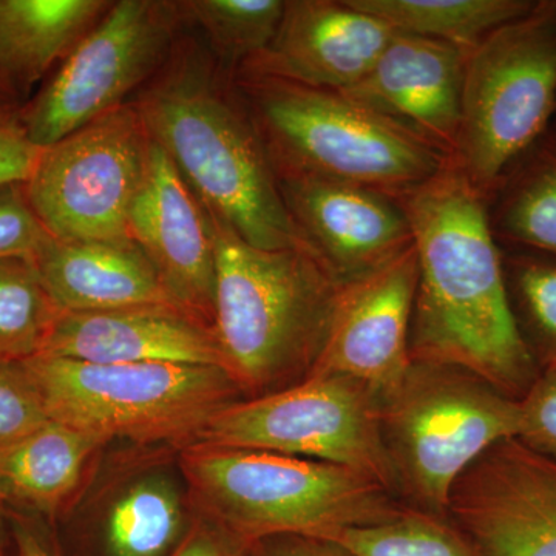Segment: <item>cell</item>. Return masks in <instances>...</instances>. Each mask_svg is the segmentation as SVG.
<instances>
[{
  "label": "cell",
  "mask_w": 556,
  "mask_h": 556,
  "mask_svg": "<svg viewBox=\"0 0 556 556\" xmlns=\"http://www.w3.org/2000/svg\"><path fill=\"white\" fill-rule=\"evenodd\" d=\"M232 79L276 178L329 179L401 200L452 161L342 91L273 76Z\"/></svg>",
  "instance_id": "5"
},
{
  "label": "cell",
  "mask_w": 556,
  "mask_h": 556,
  "mask_svg": "<svg viewBox=\"0 0 556 556\" xmlns=\"http://www.w3.org/2000/svg\"><path fill=\"white\" fill-rule=\"evenodd\" d=\"M515 317L541 371L556 367V257L504 252Z\"/></svg>",
  "instance_id": "28"
},
{
  "label": "cell",
  "mask_w": 556,
  "mask_h": 556,
  "mask_svg": "<svg viewBox=\"0 0 556 556\" xmlns=\"http://www.w3.org/2000/svg\"><path fill=\"white\" fill-rule=\"evenodd\" d=\"M109 0H0V90L24 105L31 91L108 13Z\"/></svg>",
  "instance_id": "21"
},
{
  "label": "cell",
  "mask_w": 556,
  "mask_h": 556,
  "mask_svg": "<svg viewBox=\"0 0 556 556\" xmlns=\"http://www.w3.org/2000/svg\"><path fill=\"white\" fill-rule=\"evenodd\" d=\"M186 27L223 72L236 75L276 38L287 0H178Z\"/></svg>",
  "instance_id": "25"
},
{
  "label": "cell",
  "mask_w": 556,
  "mask_h": 556,
  "mask_svg": "<svg viewBox=\"0 0 556 556\" xmlns=\"http://www.w3.org/2000/svg\"><path fill=\"white\" fill-rule=\"evenodd\" d=\"M489 214L500 247L556 257V138L551 131L511 167L489 201Z\"/></svg>",
  "instance_id": "22"
},
{
  "label": "cell",
  "mask_w": 556,
  "mask_h": 556,
  "mask_svg": "<svg viewBox=\"0 0 556 556\" xmlns=\"http://www.w3.org/2000/svg\"><path fill=\"white\" fill-rule=\"evenodd\" d=\"M251 544L197 515L169 556H248Z\"/></svg>",
  "instance_id": "33"
},
{
  "label": "cell",
  "mask_w": 556,
  "mask_h": 556,
  "mask_svg": "<svg viewBox=\"0 0 556 556\" xmlns=\"http://www.w3.org/2000/svg\"><path fill=\"white\" fill-rule=\"evenodd\" d=\"M467 54L441 40L396 31L368 75L342 93L453 160Z\"/></svg>",
  "instance_id": "16"
},
{
  "label": "cell",
  "mask_w": 556,
  "mask_h": 556,
  "mask_svg": "<svg viewBox=\"0 0 556 556\" xmlns=\"http://www.w3.org/2000/svg\"><path fill=\"white\" fill-rule=\"evenodd\" d=\"M178 0H118L21 105L38 148H49L134 100L186 31Z\"/></svg>",
  "instance_id": "10"
},
{
  "label": "cell",
  "mask_w": 556,
  "mask_h": 556,
  "mask_svg": "<svg viewBox=\"0 0 556 556\" xmlns=\"http://www.w3.org/2000/svg\"><path fill=\"white\" fill-rule=\"evenodd\" d=\"M248 556H356L342 544L321 538L281 535L255 541Z\"/></svg>",
  "instance_id": "34"
},
{
  "label": "cell",
  "mask_w": 556,
  "mask_h": 556,
  "mask_svg": "<svg viewBox=\"0 0 556 556\" xmlns=\"http://www.w3.org/2000/svg\"><path fill=\"white\" fill-rule=\"evenodd\" d=\"M28 137L21 118V105L0 101V188L27 182L42 155Z\"/></svg>",
  "instance_id": "32"
},
{
  "label": "cell",
  "mask_w": 556,
  "mask_h": 556,
  "mask_svg": "<svg viewBox=\"0 0 556 556\" xmlns=\"http://www.w3.org/2000/svg\"><path fill=\"white\" fill-rule=\"evenodd\" d=\"M394 33L348 0H287L276 38L236 75L343 91L368 75Z\"/></svg>",
  "instance_id": "17"
},
{
  "label": "cell",
  "mask_w": 556,
  "mask_h": 556,
  "mask_svg": "<svg viewBox=\"0 0 556 556\" xmlns=\"http://www.w3.org/2000/svg\"><path fill=\"white\" fill-rule=\"evenodd\" d=\"M555 119L556 0H536L467 54L452 163L490 201Z\"/></svg>",
  "instance_id": "8"
},
{
  "label": "cell",
  "mask_w": 556,
  "mask_h": 556,
  "mask_svg": "<svg viewBox=\"0 0 556 556\" xmlns=\"http://www.w3.org/2000/svg\"><path fill=\"white\" fill-rule=\"evenodd\" d=\"M53 422L141 444L195 442L208 420L243 401L226 369L204 365L90 364L36 356L16 364Z\"/></svg>",
  "instance_id": "6"
},
{
  "label": "cell",
  "mask_w": 556,
  "mask_h": 556,
  "mask_svg": "<svg viewBox=\"0 0 556 556\" xmlns=\"http://www.w3.org/2000/svg\"><path fill=\"white\" fill-rule=\"evenodd\" d=\"M33 262L64 313L178 306L131 239L62 241L51 237Z\"/></svg>",
  "instance_id": "19"
},
{
  "label": "cell",
  "mask_w": 556,
  "mask_h": 556,
  "mask_svg": "<svg viewBox=\"0 0 556 556\" xmlns=\"http://www.w3.org/2000/svg\"><path fill=\"white\" fill-rule=\"evenodd\" d=\"M39 356L90 364L164 362L225 369L214 327L175 305L62 311Z\"/></svg>",
  "instance_id": "18"
},
{
  "label": "cell",
  "mask_w": 556,
  "mask_h": 556,
  "mask_svg": "<svg viewBox=\"0 0 556 556\" xmlns=\"http://www.w3.org/2000/svg\"><path fill=\"white\" fill-rule=\"evenodd\" d=\"M331 541L356 556H481L452 519L407 504L396 517L345 530Z\"/></svg>",
  "instance_id": "27"
},
{
  "label": "cell",
  "mask_w": 556,
  "mask_h": 556,
  "mask_svg": "<svg viewBox=\"0 0 556 556\" xmlns=\"http://www.w3.org/2000/svg\"><path fill=\"white\" fill-rule=\"evenodd\" d=\"M108 444L104 438L51 420L0 448V511L47 518L64 514Z\"/></svg>",
  "instance_id": "20"
},
{
  "label": "cell",
  "mask_w": 556,
  "mask_h": 556,
  "mask_svg": "<svg viewBox=\"0 0 556 556\" xmlns=\"http://www.w3.org/2000/svg\"><path fill=\"white\" fill-rule=\"evenodd\" d=\"M51 422L38 391L17 365L0 364V448Z\"/></svg>",
  "instance_id": "29"
},
{
  "label": "cell",
  "mask_w": 556,
  "mask_h": 556,
  "mask_svg": "<svg viewBox=\"0 0 556 556\" xmlns=\"http://www.w3.org/2000/svg\"><path fill=\"white\" fill-rule=\"evenodd\" d=\"M419 263L412 247L343 287L324 351L309 378L345 376L386 401L412 364L409 327Z\"/></svg>",
  "instance_id": "13"
},
{
  "label": "cell",
  "mask_w": 556,
  "mask_h": 556,
  "mask_svg": "<svg viewBox=\"0 0 556 556\" xmlns=\"http://www.w3.org/2000/svg\"><path fill=\"white\" fill-rule=\"evenodd\" d=\"M129 237L175 303L214 327L217 260L206 208L153 141L148 174L131 206Z\"/></svg>",
  "instance_id": "15"
},
{
  "label": "cell",
  "mask_w": 556,
  "mask_h": 556,
  "mask_svg": "<svg viewBox=\"0 0 556 556\" xmlns=\"http://www.w3.org/2000/svg\"><path fill=\"white\" fill-rule=\"evenodd\" d=\"M380 412L382 402L365 383L345 376H317L229 405L208 420L195 442L354 468L397 496Z\"/></svg>",
  "instance_id": "9"
},
{
  "label": "cell",
  "mask_w": 556,
  "mask_h": 556,
  "mask_svg": "<svg viewBox=\"0 0 556 556\" xmlns=\"http://www.w3.org/2000/svg\"><path fill=\"white\" fill-rule=\"evenodd\" d=\"M190 508L244 543L298 535L334 540L396 517L405 506L354 468L262 450L179 448Z\"/></svg>",
  "instance_id": "4"
},
{
  "label": "cell",
  "mask_w": 556,
  "mask_h": 556,
  "mask_svg": "<svg viewBox=\"0 0 556 556\" xmlns=\"http://www.w3.org/2000/svg\"><path fill=\"white\" fill-rule=\"evenodd\" d=\"M277 182L300 236L340 283H353L415 247L404 207L393 197L320 178Z\"/></svg>",
  "instance_id": "14"
},
{
  "label": "cell",
  "mask_w": 556,
  "mask_h": 556,
  "mask_svg": "<svg viewBox=\"0 0 556 556\" xmlns=\"http://www.w3.org/2000/svg\"><path fill=\"white\" fill-rule=\"evenodd\" d=\"M61 314L33 258L0 260V364L39 356Z\"/></svg>",
  "instance_id": "26"
},
{
  "label": "cell",
  "mask_w": 556,
  "mask_h": 556,
  "mask_svg": "<svg viewBox=\"0 0 556 556\" xmlns=\"http://www.w3.org/2000/svg\"><path fill=\"white\" fill-rule=\"evenodd\" d=\"M50 239L30 206L24 182L0 188V260L33 258Z\"/></svg>",
  "instance_id": "30"
},
{
  "label": "cell",
  "mask_w": 556,
  "mask_h": 556,
  "mask_svg": "<svg viewBox=\"0 0 556 556\" xmlns=\"http://www.w3.org/2000/svg\"><path fill=\"white\" fill-rule=\"evenodd\" d=\"M150 149L131 101L54 142L24 185L36 217L56 240L130 239L129 215Z\"/></svg>",
  "instance_id": "11"
},
{
  "label": "cell",
  "mask_w": 556,
  "mask_h": 556,
  "mask_svg": "<svg viewBox=\"0 0 556 556\" xmlns=\"http://www.w3.org/2000/svg\"><path fill=\"white\" fill-rule=\"evenodd\" d=\"M519 441L540 455L556 460V367L541 371L519 401Z\"/></svg>",
  "instance_id": "31"
},
{
  "label": "cell",
  "mask_w": 556,
  "mask_h": 556,
  "mask_svg": "<svg viewBox=\"0 0 556 556\" xmlns=\"http://www.w3.org/2000/svg\"><path fill=\"white\" fill-rule=\"evenodd\" d=\"M0 101L11 102L9 98H7L5 94L2 93V90H0ZM11 104H13V102H11Z\"/></svg>",
  "instance_id": "37"
},
{
  "label": "cell",
  "mask_w": 556,
  "mask_h": 556,
  "mask_svg": "<svg viewBox=\"0 0 556 556\" xmlns=\"http://www.w3.org/2000/svg\"><path fill=\"white\" fill-rule=\"evenodd\" d=\"M380 426L399 500L447 517L457 479L486 450L518 438L521 409L468 369L412 361L382 402Z\"/></svg>",
  "instance_id": "7"
},
{
  "label": "cell",
  "mask_w": 556,
  "mask_h": 556,
  "mask_svg": "<svg viewBox=\"0 0 556 556\" xmlns=\"http://www.w3.org/2000/svg\"><path fill=\"white\" fill-rule=\"evenodd\" d=\"M394 31L441 40L470 53L496 28L532 11L536 0H348Z\"/></svg>",
  "instance_id": "24"
},
{
  "label": "cell",
  "mask_w": 556,
  "mask_h": 556,
  "mask_svg": "<svg viewBox=\"0 0 556 556\" xmlns=\"http://www.w3.org/2000/svg\"><path fill=\"white\" fill-rule=\"evenodd\" d=\"M14 541H16L17 556H58L49 541L38 532L24 517H16L13 521Z\"/></svg>",
  "instance_id": "35"
},
{
  "label": "cell",
  "mask_w": 556,
  "mask_h": 556,
  "mask_svg": "<svg viewBox=\"0 0 556 556\" xmlns=\"http://www.w3.org/2000/svg\"><path fill=\"white\" fill-rule=\"evenodd\" d=\"M399 203L419 263L409 357L468 369L521 401L541 368L515 317L489 199L448 161Z\"/></svg>",
  "instance_id": "1"
},
{
  "label": "cell",
  "mask_w": 556,
  "mask_h": 556,
  "mask_svg": "<svg viewBox=\"0 0 556 556\" xmlns=\"http://www.w3.org/2000/svg\"><path fill=\"white\" fill-rule=\"evenodd\" d=\"M188 490L166 473H148L113 496L104 518L109 556H169L188 532Z\"/></svg>",
  "instance_id": "23"
},
{
  "label": "cell",
  "mask_w": 556,
  "mask_h": 556,
  "mask_svg": "<svg viewBox=\"0 0 556 556\" xmlns=\"http://www.w3.org/2000/svg\"><path fill=\"white\" fill-rule=\"evenodd\" d=\"M447 517L481 556H556V460L507 439L450 493Z\"/></svg>",
  "instance_id": "12"
},
{
  "label": "cell",
  "mask_w": 556,
  "mask_h": 556,
  "mask_svg": "<svg viewBox=\"0 0 556 556\" xmlns=\"http://www.w3.org/2000/svg\"><path fill=\"white\" fill-rule=\"evenodd\" d=\"M548 131H551V134L556 138V119L554 121V124H552V127L548 129Z\"/></svg>",
  "instance_id": "36"
},
{
  "label": "cell",
  "mask_w": 556,
  "mask_h": 556,
  "mask_svg": "<svg viewBox=\"0 0 556 556\" xmlns=\"http://www.w3.org/2000/svg\"><path fill=\"white\" fill-rule=\"evenodd\" d=\"M131 102L207 214L254 248L308 244L281 200L232 76L189 28Z\"/></svg>",
  "instance_id": "2"
},
{
  "label": "cell",
  "mask_w": 556,
  "mask_h": 556,
  "mask_svg": "<svg viewBox=\"0 0 556 556\" xmlns=\"http://www.w3.org/2000/svg\"><path fill=\"white\" fill-rule=\"evenodd\" d=\"M207 214V212H206ZM217 260L214 329L244 399L308 379L343 287L309 244L258 249L207 214Z\"/></svg>",
  "instance_id": "3"
}]
</instances>
